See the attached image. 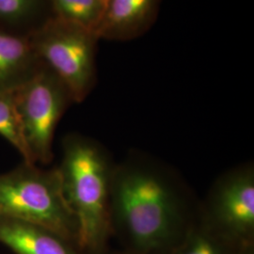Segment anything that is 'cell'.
<instances>
[{
	"mask_svg": "<svg viewBox=\"0 0 254 254\" xmlns=\"http://www.w3.org/2000/svg\"><path fill=\"white\" fill-rule=\"evenodd\" d=\"M47 0H0V28L28 35L46 20L42 12Z\"/></svg>",
	"mask_w": 254,
	"mask_h": 254,
	"instance_id": "cell-10",
	"label": "cell"
},
{
	"mask_svg": "<svg viewBox=\"0 0 254 254\" xmlns=\"http://www.w3.org/2000/svg\"><path fill=\"white\" fill-rule=\"evenodd\" d=\"M110 219L136 251L150 254L167 248L178 236L183 208L160 173L127 165L112 170Z\"/></svg>",
	"mask_w": 254,
	"mask_h": 254,
	"instance_id": "cell-1",
	"label": "cell"
},
{
	"mask_svg": "<svg viewBox=\"0 0 254 254\" xmlns=\"http://www.w3.org/2000/svg\"><path fill=\"white\" fill-rule=\"evenodd\" d=\"M106 1H107V0H106Z\"/></svg>",
	"mask_w": 254,
	"mask_h": 254,
	"instance_id": "cell-15",
	"label": "cell"
},
{
	"mask_svg": "<svg viewBox=\"0 0 254 254\" xmlns=\"http://www.w3.org/2000/svg\"><path fill=\"white\" fill-rule=\"evenodd\" d=\"M0 243L15 254H78L70 241L54 232L1 215Z\"/></svg>",
	"mask_w": 254,
	"mask_h": 254,
	"instance_id": "cell-8",
	"label": "cell"
},
{
	"mask_svg": "<svg viewBox=\"0 0 254 254\" xmlns=\"http://www.w3.org/2000/svg\"><path fill=\"white\" fill-rule=\"evenodd\" d=\"M47 1L52 11L51 15L88 29L94 34L100 24L106 7V0Z\"/></svg>",
	"mask_w": 254,
	"mask_h": 254,
	"instance_id": "cell-11",
	"label": "cell"
},
{
	"mask_svg": "<svg viewBox=\"0 0 254 254\" xmlns=\"http://www.w3.org/2000/svg\"><path fill=\"white\" fill-rule=\"evenodd\" d=\"M0 215L35 223L77 243V222L64 196L58 168L23 162L0 174Z\"/></svg>",
	"mask_w": 254,
	"mask_h": 254,
	"instance_id": "cell-3",
	"label": "cell"
},
{
	"mask_svg": "<svg viewBox=\"0 0 254 254\" xmlns=\"http://www.w3.org/2000/svg\"><path fill=\"white\" fill-rule=\"evenodd\" d=\"M210 221L230 238H246L254 230V176L251 169L229 174L218 184L210 204Z\"/></svg>",
	"mask_w": 254,
	"mask_h": 254,
	"instance_id": "cell-6",
	"label": "cell"
},
{
	"mask_svg": "<svg viewBox=\"0 0 254 254\" xmlns=\"http://www.w3.org/2000/svg\"><path fill=\"white\" fill-rule=\"evenodd\" d=\"M251 254V252H248V253H246V254Z\"/></svg>",
	"mask_w": 254,
	"mask_h": 254,
	"instance_id": "cell-14",
	"label": "cell"
},
{
	"mask_svg": "<svg viewBox=\"0 0 254 254\" xmlns=\"http://www.w3.org/2000/svg\"><path fill=\"white\" fill-rule=\"evenodd\" d=\"M159 3L160 0H107L96 36L113 41L140 36L154 23Z\"/></svg>",
	"mask_w": 254,
	"mask_h": 254,
	"instance_id": "cell-7",
	"label": "cell"
},
{
	"mask_svg": "<svg viewBox=\"0 0 254 254\" xmlns=\"http://www.w3.org/2000/svg\"><path fill=\"white\" fill-rule=\"evenodd\" d=\"M29 37L38 59L64 83L73 102L85 100L96 79L97 36L50 15Z\"/></svg>",
	"mask_w": 254,
	"mask_h": 254,
	"instance_id": "cell-4",
	"label": "cell"
},
{
	"mask_svg": "<svg viewBox=\"0 0 254 254\" xmlns=\"http://www.w3.org/2000/svg\"><path fill=\"white\" fill-rule=\"evenodd\" d=\"M229 238L208 222L190 230L173 254H228Z\"/></svg>",
	"mask_w": 254,
	"mask_h": 254,
	"instance_id": "cell-13",
	"label": "cell"
},
{
	"mask_svg": "<svg viewBox=\"0 0 254 254\" xmlns=\"http://www.w3.org/2000/svg\"><path fill=\"white\" fill-rule=\"evenodd\" d=\"M40 64L29 34L0 28V90L18 87Z\"/></svg>",
	"mask_w": 254,
	"mask_h": 254,
	"instance_id": "cell-9",
	"label": "cell"
},
{
	"mask_svg": "<svg viewBox=\"0 0 254 254\" xmlns=\"http://www.w3.org/2000/svg\"><path fill=\"white\" fill-rule=\"evenodd\" d=\"M64 196L77 222V245L99 250L109 235L112 170L100 146L83 136L64 143L60 167Z\"/></svg>",
	"mask_w": 254,
	"mask_h": 254,
	"instance_id": "cell-2",
	"label": "cell"
},
{
	"mask_svg": "<svg viewBox=\"0 0 254 254\" xmlns=\"http://www.w3.org/2000/svg\"><path fill=\"white\" fill-rule=\"evenodd\" d=\"M14 91L30 158L34 164L50 163L56 128L73 102L71 95L61 79L42 62Z\"/></svg>",
	"mask_w": 254,
	"mask_h": 254,
	"instance_id": "cell-5",
	"label": "cell"
},
{
	"mask_svg": "<svg viewBox=\"0 0 254 254\" xmlns=\"http://www.w3.org/2000/svg\"><path fill=\"white\" fill-rule=\"evenodd\" d=\"M14 89L0 90V136L18 151L24 162L34 164L27 149Z\"/></svg>",
	"mask_w": 254,
	"mask_h": 254,
	"instance_id": "cell-12",
	"label": "cell"
}]
</instances>
